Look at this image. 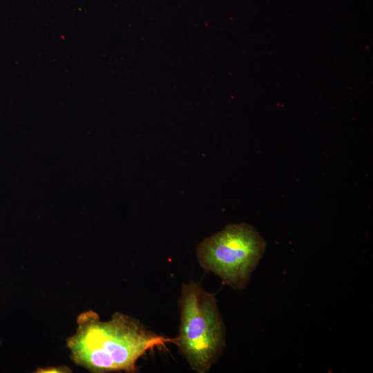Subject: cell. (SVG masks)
Wrapping results in <instances>:
<instances>
[{
	"mask_svg": "<svg viewBox=\"0 0 373 373\" xmlns=\"http://www.w3.org/2000/svg\"><path fill=\"white\" fill-rule=\"evenodd\" d=\"M77 323L66 347L71 360L91 372H135L137 361L149 350L177 341V337L158 335L121 312L101 321L95 312L88 310L77 316Z\"/></svg>",
	"mask_w": 373,
	"mask_h": 373,
	"instance_id": "cell-1",
	"label": "cell"
},
{
	"mask_svg": "<svg viewBox=\"0 0 373 373\" xmlns=\"http://www.w3.org/2000/svg\"><path fill=\"white\" fill-rule=\"evenodd\" d=\"M180 324L175 345L191 368L209 371L225 346V325L213 294L200 284H183L179 299Z\"/></svg>",
	"mask_w": 373,
	"mask_h": 373,
	"instance_id": "cell-2",
	"label": "cell"
},
{
	"mask_svg": "<svg viewBox=\"0 0 373 373\" xmlns=\"http://www.w3.org/2000/svg\"><path fill=\"white\" fill-rule=\"evenodd\" d=\"M266 246V241L251 224H229L198 245L197 256L206 271L240 290L249 283Z\"/></svg>",
	"mask_w": 373,
	"mask_h": 373,
	"instance_id": "cell-3",
	"label": "cell"
},
{
	"mask_svg": "<svg viewBox=\"0 0 373 373\" xmlns=\"http://www.w3.org/2000/svg\"><path fill=\"white\" fill-rule=\"evenodd\" d=\"M71 372V370L68 367L65 365L41 367L37 369L35 371V372L37 373H68Z\"/></svg>",
	"mask_w": 373,
	"mask_h": 373,
	"instance_id": "cell-4",
	"label": "cell"
}]
</instances>
